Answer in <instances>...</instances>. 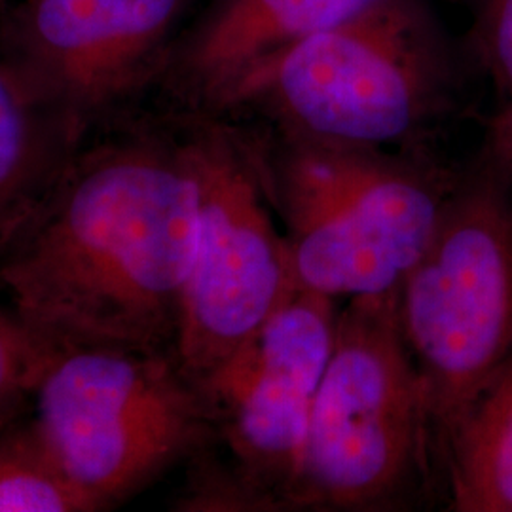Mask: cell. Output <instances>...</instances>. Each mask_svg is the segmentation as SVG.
<instances>
[{
	"instance_id": "cell-15",
	"label": "cell",
	"mask_w": 512,
	"mask_h": 512,
	"mask_svg": "<svg viewBox=\"0 0 512 512\" xmlns=\"http://www.w3.org/2000/svg\"><path fill=\"white\" fill-rule=\"evenodd\" d=\"M480 44L495 82L512 99V0L482 2Z\"/></svg>"
},
{
	"instance_id": "cell-6",
	"label": "cell",
	"mask_w": 512,
	"mask_h": 512,
	"mask_svg": "<svg viewBox=\"0 0 512 512\" xmlns=\"http://www.w3.org/2000/svg\"><path fill=\"white\" fill-rule=\"evenodd\" d=\"M31 414L93 511L126 501L213 439L202 391L173 351L52 348Z\"/></svg>"
},
{
	"instance_id": "cell-7",
	"label": "cell",
	"mask_w": 512,
	"mask_h": 512,
	"mask_svg": "<svg viewBox=\"0 0 512 512\" xmlns=\"http://www.w3.org/2000/svg\"><path fill=\"white\" fill-rule=\"evenodd\" d=\"M338 321L334 298L294 287L279 308L198 387L232 458L194 478L190 511L291 509L311 408Z\"/></svg>"
},
{
	"instance_id": "cell-9",
	"label": "cell",
	"mask_w": 512,
	"mask_h": 512,
	"mask_svg": "<svg viewBox=\"0 0 512 512\" xmlns=\"http://www.w3.org/2000/svg\"><path fill=\"white\" fill-rule=\"evenodd\" d=\"M183 0H35L27 69L80 124L128 92Z\"/></svg>"
},
{
	"instance_id": "cell-2",
	"label": "cell",
	"mask_w": 512,
	"mask_h": 512,
	"mask_svg": "<svg viewBox=\"0 0 512 512\" xmlns=\"http://www.w3.org/2000/svg\"><path fill=\"white\" fill-rule=\"evenodd\" d=\"M439 478L399 289L349 298L311 408L291 509H399Z\"/></svg>"
},
{
	"instance_id": "cell-5",
	"label": "cell",
	"mask_w": 512,
	"mask_h": 512,
	"mask_svg": "<svg viewBox=\"0 0 512 512\" xmlns=\"http://www.w3.org/2000/svg\"><path fill=\"white\" fill-rule=\"evenodd\" d=\"M446 95V59L418 0H382L239 74L215 105L264 110L293 137L382 148L412 139Z\"/></svg>"
},
{
	"instance_id": "cell-13",
	"label": "cell",
	"mask_w": 512,
	"mask_h": 512,
	"mask_svg": "<svg viewBox=\"0 0 512 512\" xmlns=\"http://www.w3.org/2000/svg\"><path fill=\"white\" fill-rule=\"evenodd\" d=\"M0 512H93L40 433L31 406L0 427Z\"/></svg>"
},
{
	"instance_id": "cell-11",
	"label": "cell",
	"mask_w": 512,
	"mask_h": 512,
	"mask_svg": "<svg viewBox=\"0 0 512 512\" xmlns=\"http://www.w3.org/2000/svg\"><path fill=\"white\" fill-rule=\"evenodd\" d=\"M382 0H224L196 38L188 71L213 103L239 74Z\"/></svg>"
},
{
	"instance_id": "cell-14",
	"label": "cell",
	"mask_w": 512,
	"mask_h": 512,
	"mask_svg": "<svg viewBox=\"0 0 512 512\" xmlns=\"http://www.w3.org/2000/svg\"><path fill=\"white\" fill-rule=\"evenodd\" d=\"M52 346L0 306V427L31 406V395Z\"/></svg>"
},
{
	"instance_id": "cell-4",
	"label": "cell",
	"mask_w": 512,
	"mask_h": 512,
	"mask_svg": "<svg viewBox=\"0 0 512 512\" xmlns=\"http://www.w3.org/2000/svg\"><path fill=\"white\" fill-rule=\"evenodd\" d=\"M258 160L296 285L334 300L397 291L459 177L293 135Z\"/></svg>"
},
{
	"instance_id": "cell-3",
	"label": "cell",
	"mask_w": 512,
	"mask_h": 512,
	"mask_svg": "<svg viewBox=\"0 0 512 512\" xmlns=\"http://www.w3.org/2000/svg\"><path fill=\"white\" fill-rule=\"evenodd\" d=\"M399 321L420 372L442 482L450 440L512 355V181L488 154L459 175L404 275Z\"/></svg>"
},
{
	"instance_id": "cell-16",
	"label": "cell",
	"mask_w": 512,
	"mask_h": 512,
	"mask_svg": "<svg viewBox=\"0 0 512 512\" xmlns=\"http://www.w3.org/2000/svg\"><path fill=\"white\" fill-rule=\"evenodd\" d=\"M512 181V99L488 124L486 152Z\"/></svg>"
},
{
	"instance_id": "cell-8",
	"label": "cell",
	"mask_w": 512,
	"mask_h": 512,
	"mask_svg": "<svg viewBox=\"0 0 512 512\" xmlns=\"http://www.w3.org/2000/svg\"><path fill=\"white\" fill-rule=\"evenodd\" d=\"M198 234L173 353L196 384L222 365L296 287L258 152L226 129L190 139Z\"/></svg>"
},
{
	"instance_id": "cell-10",
	"label": "cell",
	"mask_w": 512,
	"mask_h": 512,
	"mask_svg": "<svg viewBox=\"0 0 512 512\" xmlns=\"http://www.w3.org/2000/svg\"><path fill=\"white\" fill-rule=\"evenodd\" d=\"M80 126L27 67L0 61V256L71 162Z\"/></svg>"
},
{
	"instance_id": "cell-1",
	"label": "cell",
	"mask_w": 512,
	"mask_h": 512,
	"mask_svg": "<svg viewBox=\"0 0 512 512\" xmlns=\"http://www.w3.org/2000/svg\"><path fill=\"white\" fill-rule=\"evenodd\" d=\"M196 234L188 139L112 143L71 158L0 256V289L52 348L173 351Z\"/></svg>"
},
{
	"instance_id": "cell-12",
	"label": "cell",
	"mask_w": 512,
	"mask_h": 512,
	"mask_svg": "<svg viewBox=\"0 0 512 512\" xmlns=\"http://www.w3.org/2000/svg\"><path fill=\"white\" fill-rule=\"evenodd\" d=\"M442 488L454 512H512V355L450 440Z\"/></svg>"
}]
</instances>
